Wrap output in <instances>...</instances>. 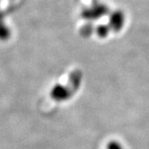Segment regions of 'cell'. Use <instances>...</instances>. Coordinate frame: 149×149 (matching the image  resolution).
Wrapping results in <instances>:
<instances>
[{
  "mask_svg": "<svg viewBox=\"0 0 149 149\" xmlns=\"http://www.w3.org/2000/svg\"><path fill=\"white\" fill-rule=\"evenodd\" d=\"M109 12H110L109 7L106 5L95 4L92 6L91 7L84 8L81 13V15L84 19L91 22V21L100 19L101 17L108 15Z\"/></svg>",
  "mask_w": 149,
  "mask_h": 149,
  "instance_id": "6da1fadb",
  "label": "cell"
},
{
  "mask_svg": "<svg viewBox=\"0 0 149 149\" xmlns=\"http://www.w3.org/2000/svg\"><path fill=\"white\" fill-rule=\"evenodd\" d=\"M72 93L68 86L57 84L50 90V97L56 102H65L72 96Z\"/></svg>",
  "mask_w": 149,
  "mask_h": 149,
  "instance_id": "7a4b0ae2",
  "label": "cell"
},
{
  "mask_svg": "<svg viewBox=\"0 0 149 149\" xmlns=\"http://www.w3.org/2000/svg\"><path fill=\"white\" fill-rule=\"evenodd\" d=\"M125 23V15L122 11L120 10H116L112 12L109 16V26L112 31L118 33L120 31L122 27L124 26Z\"/></svg>",
  "mask_w": 149,
  "mask_h": 149,
  "instance_id": "3957f363",
  "label": "cell"
},
{
  "mask_svg": "<svg viewBox=\"0 0 149 149\" xmlns=\"http://www.w3.org/2000/svg\"><path fill=\"white\" fill-rule=\"evenodd\" d=\"M82 72L80 70H74L73 72H71V74H69L68 77V84L69 88L71 89V91L73 93L77 92L80 86H81V82H82Z\"/></svg>",
  "mask_w": 149,
  "mask_h": 149,
  "instance_id": "277c9868",
  "label": "cell"
},
{
  "mask_svg": "<svg viewBox=\"0 0 149 149\" xmlns=\"http://www.w3.org/2000/svg\"><path fill=\"white\" fill-rule=\"evenodd\" d=\"M11 35V31L8 28L5 20V14L0 11V40H6Z\"/></svg>",
  "mask_w": 149,
  "mask_h": 149,
  "instance_id": "5b68a950",
  "label": "cell"
},
{
  "mask_svg": "<svg viewBox=\"0 0 149 149\" xmlns=\"http://www.w3.org/2000/svg\"><path fill=\"white\" fill-rule=\"evenodd\" d=\"M111 31V30L109 25H107V24H100V25H98L96 28H95V33L97 34V36L99 38L103 39V38H106L109 35Z\"/></svg>",
  "mask_w": 149,
  "mask_h": 149,
  "instance_id": "8992f818",
  "label": "cell"
},
{
  "mask_svg": "<svg viewBox=\"0 0 149 149\" xmlns=\"http://www.w3.org/2000/svg\"><path fill=\"white\" fill-rule=\"evenodd\" d=\"M93 31H95V29L92 23H88L86 24H84V26L81 27V30H80V33L83 37L84 38H87L89 36H91Z\"/></svg>",
  "mask_w": 149,
  "mask_h": 149,
  "instance_id": "52a82bcc",
  "label": "cell"
},
{
  "mask_svg": "<svg viewBox=\"0 0 149 149\" xmlns=\"http://www.w3.org/2000/svg\"><path fill=\"white\" fill-rule=\"evenodd\" d=\"M106 149H124V148L120 142L116 140H111L110 142H108Z\"/></svg>",
  "mask_w": 149,
  "mask_h": 149,
  "instance_id": "ba28073f",
  "label": "cell"
}]
</instances>
